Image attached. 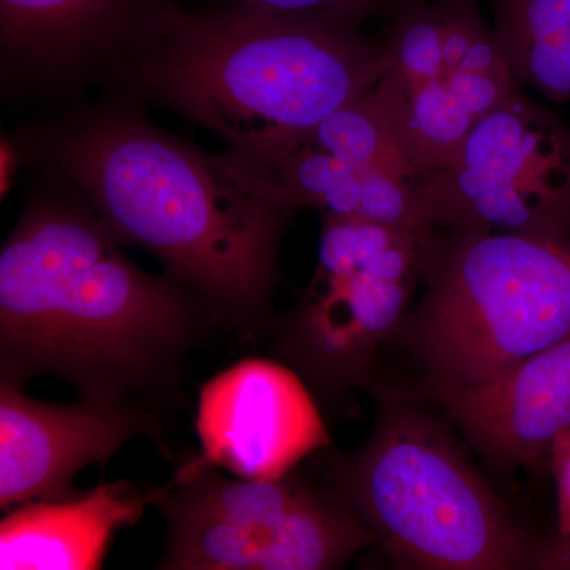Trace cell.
I'll list each match as a JSON object with an SVG mask.
<instances>
[{
  "label": "cell",
  "mask_w": 570,
  "mask_h": 570,
  "mask_svg": "<svg viewBox=\"0 0 570 570\" xmlns=\"http://www.w3.org/2000/svg\"><path fill=\"white\" fill-rule=\"evenodd\" d=\"M91 206L47 200L0 253V381L52 376L82 400L145 404L219 324L174 277L142 272Z\"/></svg>",
  "instance_id": "obj_1"
},
{
  "label": "cell",
  "mask_w": 570,
  "mask_h": 570,
  "mask_svg": "<svg viewBox=\"0 0 570 570\" xmlns=\"http://www.w3.org/2000/svg\"><path fill=\"white\" fill-rule=\"evenodd\" d=\"M52 167L124 245L149 250L243 337L272 325L277 255L296 212L261 167L212 156L129 115L48 142Z\"/></svg>",
  "instance_id": "obj_2"
},
{
  "label": "cell",
  "mask_w": 570,
  "mask_h": 570,
  "mask_svg": "<svg viewBox=\"0 0 570 570\" xmlns=\"http://www.w3.org/2000/svg\"><path fill=\"white\" fill-rule=\"evenodd\" d=\"M135 50L142 91L262 170L376 86L390 63L385 41L356 29L239 3L212 13L171 6Z\"/></svg>",
  "instance_id": "obj_3"
},
{
  "label": "cell",
  "mask_w": 570,
  "mask_h": 570,
  "mask_svg": "<svg viewBox=\"0 0 570 570\" xmlns=\"http://www.w3.org/2000/svg\"><path fill=\"white\" fill-rule=\"evenodd\" d=\"M346 499L397 564L423 570L550 569L543 542L480 478L441 420L385 401L362 449L325 459Z\"/></svg>",
  "instance_id": "obj_4"
},
{
  "label": "cell",
  "mask_w": 570,
  "mask_h": 570,
  "mask_svg": "<svg viewBox=\"0 0 570 570\" xmlns=\"http://www.w3.org/2000/svg\"><path fill=\"white\" fill-rule=\"evenodd\" d=\"M422 285L387 347L411 356L428 400L482 384L570 333V238L436 232Z\"/></svg>",
  "instance_id": "obj_5"
},
{
  "label": "cell",
  "mask_w": 570,
  "mask_h": 570,
  "mask_svg": "<svg viewBox=\"0 0 570 570\" xmlns=\"http://www.w3.org/2000/svg\"><path fill=\"white\" fill-rule=\"evenodd\" d=\"M434 234L324 219L309 284L296 305L269 325L277 358L303 377L317 403L340 406L373 377L379 354L422 284Z\"/></svg>",
  "instance_id": "obj_6"
},
{
  "label": "cell",
  "mask_w": 570,
  "mask_h": 570,
  "mask_svg": "<svg viewBox=\"0 0 570 570\" xmlns=\"http://www.w3.org/2000/svg\"><path fill=\"white\" fill-rule=\"evenodd\" d=\"M167 523L159 569L330 570L376 543L346 499L294 472L277 480H230L184 463L153 490Z\"/></svg>",
  "instance_id": "obj_7"
},
{
  "label": "cell",
  "mask_w": 570,
  "mask_h": 570,
  "mask_svg": "<svg viewBox=\"0 0 570 570\" xmlns=\"http://www.w3.org/2000/svg\"><path fill=\"white\" fill-rule=\"evenodd\" d=\"M415 205L441 234L570 238V127L519 89L449 167L420 176Z\"/></svg>",
  "instance_id": "obj_8"
},
{
  "label": "cell",
  "mask_w": 570,
  "mask_h": 570,
  "mask_svg": "<svg viewBox=\"0 0 570 570\" xmlns=\"http://www.w3.org/2000/svg\"><path fill=\"white\" fill-rule=\"evenodd\" d=\"M198 463L246 480H277L313 453L330 434L316 397L284 363L245 358L209 379L195 420Z\"/></svg>",
  "instance_id": "obj_9"
},
{
  "label": "cell",
  "mask_w": 570,
  "mask_h": 570,
  "mask_svg": "<svg viewBox=\"0 0 570 570\" xmlns=\"http://www.w3.org/2000/svg\"><path fill=\"white\" fill-rule=\"evenodd\" d=\"M156 431L146 404L41 403L0 381V505L77 497L73 480L81 469L107 463L134 438Z\"/></svg>",
  "instance_id": "obj_10"
},
{
  "label": "cell",
  "mask_w": 570,
  "mask_h": 570,
  "mask_svg": "<svg viewBox=\"0 0 570 570\" xmlns=\"http://www.w3.org/2000/svg\"><path fill=\"white\" fill-rule=\"evenodd\" d=\"M445 417L498 468H549L570 426V333L498 376L434 396Z\"/></svg>",
  "instance_id": "obj_11"
},
{
  "label": "cell",
  "mask_w": 570,
  "mask_h": 570,
  "mask_svg": "<svg viewBox=\"0 0 570 570\" xmlns=\"http://www.w3.org/2000/svg\"><path fill=\"white\" fill-rule=\"evenodd\" d=\"M170 7L168 0H0L3 66L61 77L100 52L137 47Z\"/></svg>",
  "instance_id": "obj_12"
},
{
  "label": "cell",
  "mask_w": 570,
  "mask_h": 570,
  "mask_svg": "<svg viewBox=\"0 0 570 570\" xmlns=\"http://www.w3.org/2000/svg\"><path fill=\"white\" fill-rule=\"evenodd\" d=\"M153 490L126 480L62 501L22 504L0 523L2 570H97L112 535L141 519Z\"/></svg>",
  "instance_id": "obj_13"
},
{
  "label": "cell",
  "mask_w": 570,
  "mask_h": 570,
  "mask_svg": "<svg viewBox=\"0 0 570 570\" xmlns=\"http://www.w3.org/2000/svg\"><path fill=\"white\" fill-rule=\"evenodd\" d=\"M493 31L517 85L570 100V0H490Z\"/></svg>",
  "instance_id": "obj_14"
},
{
  "label": "cell",
  "mask_w": 570,
  "mask_h": 570,
  "mask_svg": "<svg viewBox=\"0 0 570 570\" xmlns=\"http://www.w3.org/2000/svg\"><path fill=\"white\" fill-rule=\"evenodd\" d=\"M326 153L335 154L360 174L401 176L419 181L417 168L404 153L387 110L374 86L332 112L306 138Z\"/></svg>",
  "instance_id": "obj_15"
},
{
  "label": "cell",
  "mask_w": 570,
  "mask_h": 570,
  "mask_svg": "<svg viewBox=\"0 0 570 570\" xmlns=\"http://www.w3.org/2000/svg\"><path fill=\"white\" fill-rule=\"evenodd\" d=\"M426 2L434 0H238L239 6L330 22L356 31L367 20L389 18L393 21L412 7Z\"/></svg>",
  "instance_id": "obj_16"
},
{
  "label": "cell",
  "mask_w": 570,
  "mask_h": 570,
  "mask_svg": "<svg viewBox=\"0 0 570 570\" xmlns=\"http://www.w3.org/2000/svg\"><path fill=\"white\" fill-rule=\"evenodd\" d=\"M549 469L557 485L558 539H570V426L554 439Z\"/></svg>",
  "instance_id": "obj_17"
},
{
  "label": "cell",
  "mask_w": 570,
  "mask_h": 570,
  "mask_svg": "<svg viewBox=\"0 0 570 570\" xmlns=\"http://www.w3.org/2000/svg\"><path fill=\"white\" fill-rule=\"evenodd\" d=\"M551 569H569L570 570V539H557L553 542V560H551Z\"/></svg>",
  "instance_id": "obj_18"
}]
</instances>
